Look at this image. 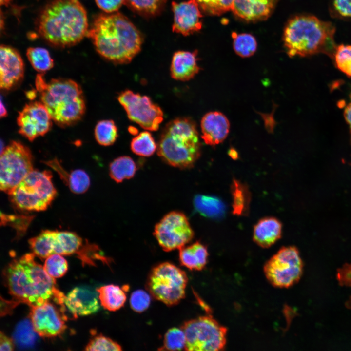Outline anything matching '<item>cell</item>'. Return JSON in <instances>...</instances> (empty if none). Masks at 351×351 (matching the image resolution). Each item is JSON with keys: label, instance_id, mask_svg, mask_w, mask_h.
Returning a JSON list of instances; mask_svg holds the SVG:
<instances>
[{"label": "cell", "instance_id": "obj_1", "mask_svg": "<svg viewBox=\"0 0 351 351\" xmlns=\"http://www.w3.org/2000/svg\"><path fill=\"white\" fill-rule=\"evenodd\" d=\"M35 255L33 253L26 254L12 260L4 269L3 277L12 300L31 308L51 299L63 304L66 296L57 288L54 278L35 261Z\"/></svg>", "mask_w": 351, "mask_h": 351}, {"label": "cell", "instance_id": "obj_2", "mask_svg": "<svg viewBox=\"0 0 351 351\" xmlns=\"http://www.w3.org/2000/svg\"><path fill=\"white\" fill-rule=\"evenodd\" d=\"M87 35L103 58L116 64H126L139 52L140 33L119 13L101 14L95 19Z\"/></svg>", "mask_w": 351, "mask_h": 351}, {"label": "cell", "instance_id": "obj_3", "mask_svg": "<svg viewBox=\"0 0 351 351\" xmlns=\"http://www.w3.org/2000/svg\"><path fill=\"white\" fill-rule=\"evenodd\" d=\"M85 9L78 0H53L37 20L39 35L48 43L64 48L80 42L88 31Z\"/></svg>", "mask_w": 351, "mask_h": 351}, {"label": "cell", "instance_id": "obj_4", "mask_svg": "<svg viewBox=\"0 0 351 351\" xmlns=\"http://www.w3.org/2000/svg\"><path fill=\"white\" fill-rule=\"evenodd\" d=\"M335 27L314 15L303 14L292 17L285 25L283 40L289 56L307 57L324 53L333 57L337 45Z\"/></svg>", "mask_w": 351, "mask_h": 351}, {"label": "cell", "instance_id": "obj_5", "mask_svg": "<svg viewBox=\"0 0 351 351\" xmlns=\"http://www.w3.org/2000/svg\"><path fill=\"white\" fill-rule=\"evenodd\" d=\"M35 85L41 102L58 125L67 127L81 119L86 107L82 89L78 83L65 78H53L47 82L42 74H39Z\"/></svg>", "mask_w": 351, "mask_h": 351}, {"label": "cell", "instance_id": "obj_6", "mask_svg": "<svg viewBox=\"0 0 351 351\" xmlns=\"http://www.w3.org/2000/svg\"><path fill=\"white\" fill-rule=\"evenodd\" d=\"M157 145V154L162 160L181 169L192 167L201 155L196 125L190 117H177L166 124Z\"/></svg>", "mask_w": 351, "mask_h": 351}, {"label": "cell", "instance_id": "obj_7", "mask_svg": "<svg viewBox=\"0 0 351 351\" xmlns=\"http://www.w3.org/2000/svg\"><path fill=\"white\" fill-rule=\"evenodd\" d=\"M50 171L33 170L8 195L18 209L42 211L47 209L57 195Z\"/></svg>", "mask_w": 351, "mask_h": 351}, {"label": "cell", "instance_id": "obj_8", "mask_svg": "<svg viewBox=\"0 0 351 351\" xmlns=\"http://www.w3.org/2000/svg\"><path fill=\"white\" fill-rule=\"evenodd\" d=\"M188 281L185 271L171 263L165 262L153 268L146 287L154 298L172 306L185 297Z\"/></svg>", "mask_w": 351, "mask_h": 351}, {"label": "cell", "instance_id": "obj_9", "mask_svg": "<svg viewBox=\"0 0 351 351\" xmlns=\"http://www.w3.org/2000/svg\"><path fill=\"white\" fill-rule=\"evenodd\" d=\"M181 328L186 336L185 350L217 351L225 347L227 328L211 316L186 321Z\"/></svg>", "mask_w": 351, "mask_h": 351}, {"label": "cell", "instance_id": "obj_10", "mask_svg": "<svg viewBox=\"0 0 351 351\" xmlns=\"http://www.w3.org/2000/svg\"><path fill=\"white\" fill-rule=\"evenodd\" d=\"M33 170L30 150L19 141H11L0 153V190L8 194Z\"/></svg>", "mask_w": 351, "mask_h": 351}, {"label": "cell", "instance_id": "obj_11", "mask_svg": "<svg viewBox=\"0 0 351 351\" xmlns=\"http://www.w3.org/2000/svg\"><path fill=\"white\" fill-rule=\"evenodd\" d=\"M303 266L297 249L294 246L284 247L265 263L264 272L273 286L288 288L299 280Z\"/></svg>", "mask_w": 351, "mask_h": 351}, {"label": "cell", "instance_id": "obj_12", "mask_svg": "<svg viewBox=\"0 0 351 351\" xmlns=\"http://www.w3.org/2000/svg\"><path fill=\"white\" fill-rule=\"evenodd\" d=\"M117 100L130 120L147 130L158 129L163 120V112L150 98L126 90L119 94Z\"/></svg>", "mask_w": 351, "mask_h": 351}, {"label": "cell", "instance_id": "obj_13", "mask_svg": "<svg viewBox=\"0 0 351 351\" xmlns=\"http://www.w3.org/2000/svg\"><path fill=\"white\" fill-rule=\"evenodd\" d=\"M154 234L162 249L170 252L185 246L192 240L194 233L186 216L173 211L156 224Z\"/></svg>", "mask_w": 351, "mask_h": 351}, {"label": "cell", "instance_id": "obj_14", "mask_svg": "<svg viewBox=\"0 0 351 351\" xmlns=\"http://www.w3.org/2000/svg\"><path fill=\"white\" fill-rule=\"evenodd\" d=\"M52 121L41 101L26 104L19 112L17 119L19 133L30 141L46 134L52 127Z\"/></svg>", "mask_w": 351, "mask_h": 351}, {"label": "cell", "instance_id": "obj_15", "mask_svg": "<svg viewBox=\"0 0 351 351\" xmlns=\"http://www.w3.org/2000/svg\"><path fill=\"white\" fill-rule=\"evenodd\" d=\"M31 308V323L34 331L40 336L53 337L65 331V323L58 310L50 301Z\"/></svg>", "mask_w": 351, "mask_h": 351}, {"label": "cell", "instance_id": "obj_16", "mask_svg": "<svg viewBox=\"0 0 351 351\" xmlns=\"http://www.w3.org/2000/svg\"><path fill=\"white\" fill-rule=\"evenodd\" d=\"M0 54V87L9 91L23 79L24 63L19 52L12 47L1 45Z\"/></svg>", "mask_w": 351, "mask_h": 351}, {"label": "cell", "instance_id": "obj_17", "mask_svg": "<svg viewBox=\"0 0 351 351\" xmlns=\"http://www.w3.org/2000/svg\"><path fill=\"white\" fill-rule=\"evenodd\" d=\"M172 6L174 13L173 31L187 36L201 29L202 15L196 0L173 2Z\"/></svg>", "mask_w": 351, "mask_h": 351}, {"label": "cell", "instance_id": "obj_18", "mask_svg": "<svg viewBox=\"0 0 351 351\" xmlns=\"http://www.w3.org/2000/svg\"><path fill=\"white\" fill-rule=\"evenodd\" d=\"M97 291L83 287L74 288L66 296L64 304L73 315H87L97 312L100 308Z\"/></svg>", "mask_w": 351, "mask_h": 351}, {"label": "cell", "instance_id": "obj_19", "mask_svg": "<svg viewBox=\"0 0 351 351\" xmlns=\"http://www.w3.org/2000/svg\"><path fill=\"white\" fill-rule=\"evenodd\" d=\"M201 138L209 145L214 146L222 142L228 136L230 122L225 115L219 111L206 114L201 120Z\"/></svg>", "mask_w": 351, "mask_h": 351}, {"label": "cell", "instance_id": "obj_20", "mask_svg": "<svg viewBox=\"0 0 351 351\" xmlns=\"http://www.w3.org/2000/svg\"><path fill=\"white\" fill-rule=\"evenodd\" d=\"M279 0H234L232 11L247 21L265 20L272 14Z\"/></svg>", "mask_w": 351, "mask_h": 351}, {"label": "cell", "instance_id": "obj_21", "mask_svg": "<svg viewBox=\"0 0 351 351\" xmlns=\"http://www.w3.org/2000/svg\"><path fill=\"white\" fill-rule=\"evenodd\" d=\"M197 52L178 51L173 55L170 73L173 78L182 81L195 77L200 71L197 64Z\"/></svg>", "mask_w": 351, "mask_h": 351}, {"label": "cell", "instance_id": "obj_22", "mask_svg": "<svg viewBox=\"0 0 351 351\" xmlns=\"http://www.w3.org/2000/svg\"><path fill=\"white\" fill-rule=\"evenodd\" d=\"M282 224L275 218L269 217L260 219L254 226V241L262 248H268L280 237Z\"/></svg>", "mask_w": 351, "mask_h": 351}, {"label": "cell", "instance_id": "obj_23", "mask_svg": "<svg viewBox=\"0 0 351 351\" xmlns=\"http://www.w3.org/2000/svg\"><path fill=\"white\" fill-rule=\"evenodd\" d=\"M179 250V260L182 266L195 271L201 270L205 267L208 252L207 247L202 243L196 242Z\"/></svg>", "mask_w": 351, "mask_h": 351}, {"label": "cell", "instance_id": "obj_24", "mask_svg": "<svg viewBox=\"0 0 351 351\" xmlns=\"http://www.w3.org/2000/svg\"><path fill=\"white\" fill-rule=\"evenodd\" d=\"M128 286L122 287L110 284L96 289L101 305L105 309L114 312L121 308L126 299Z\"/></svg>", "mask_w": 351, "mask_h": 351}, {"label": "cell", "instance_id": "obj_25", "mask_svg": "<svg viewBox=\"0 0 351 351\" xmlns=\"http://www.w3.org/2000/svg\"><path fill=\"white\" fill-rule=\"evenodd\" d=\"M52 168L58 173L62 180L74 193L82 194L89 188L90 178L84 170L77 169L69 173L62 167L58 161L55 162Z\"/></svg>", "mask_w": 351, "mask_h": 351}, {"label": "cell", "instance_id": "obj_26", "mask_svg": "<svg viewBox=\"0 0 351 351\" xmlns=\"http://www.w3.org/2000/svg\"><path fill=\"white\" fill-rule=\"evenodd\" d=\"M82 239L70 231H55L54 254L71 255L78 254L83 247Z\"/></svg>", "mask_w": 351, "mask_h": 351}, {"label": "cell", "instance_id": "obj_27", "mask_svg": "<svg viewBox=\"0 0 351 351\" xmlns=\"http://www.w3.org/2000/svg\"><path fill=\"white\" fill-rule=\"evenodd\" d=\"M195 209L201 215L210 218H219L225 214L222 201L214 196L197 195L194 199Z\"/></svg>", "mask_w": 351, "mask_h": 351}, {"label": "cell", "instance_id": "obj_28", "mask_svg": "<svg viewBox=\"0 0 351 351\" xmlns=\"http://www.w3.org/2000/svg\"><path fill=\"white\" fill-rule=\"evenodd\" d=\"M233 213L237 215L247 214L251 200L250 193L245 184L234 179L231 185Z\"/></svg>", "mask_w": 351, "mask_h": 351}, {"label": "cell", "instance_id": "obj_29", "mask_svg": "<svg viewBox=\"0 0 351 351\" xmlns=\"http://www.w3.org/2000/svg\"><path fill=\"white\" fill-rule=\"evenodd\" d=\"M134 160L128 156H121L114 159L109 166V174L116 182L133 177L136 171Z\"/></svg>", "mask_w": 351, "mask_h": 351}, {"label": "cell", "instance_id": "obj_30", "mask_svg": "<svg viewBox=\"0 0 351 351\" xmlns=\"http://www.w3.org/2000/svg\"><path fill=\"white\" fill-rule=\"evenodd\" d=\"M55 231L43 230L37 236L28 240L33 253L39 257L45 259L54 254Z\"/></svg>", "mask_w": 351, "mask_h": 351}, {"label": "cell", "instance_id": "obj_31", "mask_svg": "<svg viewBox=\"0 0 351 351\" xmlns=\"http://www.w3.org/2000/svg\"><path fill=\"white\" fill-rule=\"evenodd\" d=\"M94 135L98 143L102 146H110L114 143L118 137L117 128L112 120L98 121L96 124Z\"/></svg>", "mask_w": 351, "mask_h": 351}, {"label": "cell", "instance_id": "obj_32", "mask_svg": "<svg viewBox=\"0 0 351 351\" xmlns=\"http://www.w3.org/2000/svg\"><path fill=\"white\" fill-rule=\"evenodd\" d=\"M130 147L136 155L148 157L154 154L157 145L150 132L143 131L132 139Z\"/></svg>", "mask_w": 351, "mask_h": 351}, {"label": "cell", "instance_id": "obj_33", "mask_svg": "<svg viewBox=\"0 0 351 351\" xmlns=\"http://www.w3.org/2000/svg\"><path fill=\"white\" fill-rule=\"evenodd\" d=\"M26 55L32 67L39 73L46 72L53 67V60L45 48L30 47L27 50Z\"/></svg>", "mask_w": 351, "mask_h": 351}, {"label": "cell", "instance_id": "obj_34", "mask_svg": "<svg viewBox=\"0 0 351 351\" xmlns=\"http://www.w3.org/2000/svg\"><path fill=\"white\" fill-rule=\"evenodd\" d=\"M233 47L235 52L238 56L246 58L252 56L257 49V42L251 34L242 33L237 34L234 32Z\"/></svg>", "mask_w": 351, "mask_h": 351}, {"label": "cell", "instance_id": "obj_35", "mask_svg": "<svg viewBox=\"0 0 351 351\" xmlns=\"http://www.w3.org/2000/svg\"><path fill=\"white\" fill-rule=\"evenodd\" d=\"M125 3L136 12L145 16H154L164 7L166 0H124Z\"/></svg>", "mask_w": 351, "mask_h": 351}, {"label": "cell", "instance_id": "obj_36", "mask_svg": "<svg viewBox=\"0 0 351 351\" xmlns=\"http://www.w3.org/2000/svg\"><path fill=\"white\" fill-rule=\"evenodd\" d=\"M186 336L181 328L174 327L165 333L160 351H179L185 348Z\"/></svg>", "mask_w": 351, "mask_h": 351}, {"label": "cell", "instance_id": "obj_37", "mask_svg": "<svg viewBox=\"0 0 351 351\" xmlns=\"http://www.w3.org/2000/svg\"><path fill=\"white\" fill-rule=\"evenodd\" d=\"M201 10L210 15L219 16L232 10L234 0H196Z\"/></svg>", "mask_w": 351, "mask_h": 351}, {"label": "cell", "instance_id": "obj_38", "mask_svg": "<svg viewBox=\"0 0 351 351\" xmlns=\"http://www.w3.org/2000/svg\"><path fill=\"white\" fill-rule=\"evenodd\" d=\"M43 268L51 277L59 278L66 273L68 264L66 260L61 254H54L46 258Z\"/></svg>", "mask_w": 351, "mask_h": 351}, {"label": "cell", "instance_id": "obj_39", "mask_svg": "<svg viewBox=\"0 0 351 351\" xmlns=\"http://www.w3.org/2000/svg\"><path fill=\"white\" fill-rule=\"evenodd\" d=\"M333 57L337 67L351 77V45L340 44L337 46Z\"/></svg>", "mask_w": 351, "mask_h": 351}, {"label": "cell", "instance_id": "obj_40", "mask_svg": "<svg viewBox=\"0 0 351 351\" xmlns=\"http://www.w3.org/2000/svg\"><path fill=\"white\" fill-rule=\"evenodd\" d=\"M85 350L87 351H120L122 350V349L118 343L111 338L102 334H99L90 340L85 347Z\"/></svg>", "mask_w": 351, "mask_h": 351}, {"label": "cell", "instance_id": "obj_41", "mask_svg": "<svg viewBox=\"0 0 351 351\" xmlns=\"http://www.w3.org/2000/svg\"><path fill=\"white\" fill-rule=\"evenodd\" d=\"M35 332L31 323L25 321L17 327L15 336L19 345L29 347L32 346L35 342Z\"/></svg>", "mask_w": 351, "mask_h": 351}, {"label": "cell", "instance_id": "obj_42", "mask_svg": "<svg viewBox=\"0 0 351 351\" xmlns=\"http://www.w3.org/2000/svg\"><path fill=\"white\" fill-rule=\"evenodd\" d=\"M331 15L341 19H351V0H330Z\"/></svg>", "mask_w": 351, "mask_h": 351}, {"label": "cell", "instance_id": "obj_43", "mask_svg": "<svg viewBox=\"0 0 351 351\" xmlns=\"http://www.w3.org/2000/svg\"><path fill=\"white\" fill-rule=\"evenodd\" d=\"M32 219V217L31 216L7 215L1 214V223H3V225L9 223L10 225L19 232L20 235L26 231Z\"/></svg>", "mask_w": 351, "mask_h": 351}, {"label": "cell", "instance_id": "obj_44", "mask_svg": "<svg viewBox=\"0 0 351 351\" xmlns=\"http://www.w3.org/2000/svg\"><path fill=\"white\" fill-rule=\"evenodd\" d=\"M150 295L142 290L134 291L130 298V304L132 309L136 312H142L146 310L150 306Z\"/></svg>", "mask_w": 351, "mask_h": 351}, {"label": "cell", "instance_id": "obj_45", "mask_svg": "<svg viewBox=\"0 0 351 351\" xmlns=\"http://www.w3.org/2000/svg\"><path fill=\"white\" fill-rule=\"evenodd\" d=\"M98 6L107 13L117 11L125 3L124 0H95Z\"/></svg>", "mask_w": 351, "mask_h": 351}, {"label": "cell", "instance_id": "obj_46", "mask_svg": "<svg viewBox=\"0 0 351 351\" xmlns=\"http://www.w3.org/2000/svg\"><path fill=\"white\" fill-rule=\"evenodd\" d=\"M15 346L13 340L7 336L1 331L0 334V351H12L14 350Z\"/></svg>", "mask_w": 351, "mask_h": 351}, {"label": "cell", "instance_id": "obj_47", "mask_svg": "<svg viewBox=\"0 0 351 351\" xmlns=\"http://www.w3.org/2000/svg\"><path fill=\"white\" fill-rule=\"evenodd\" d=\"M344 115L347 122L349 125L351 135V102L346 106L344 110Z\"/></svg>", "mask_w": 351, "mask_h": 351}, {"label": "cell", "instance_id": "obj_48", "mask_svg": "<svg viewBox=\"0 0 351 351\" xmlns=\"http://www.w3.org/2000/svg\"><path fill=\"white\" fill-rule=\"evenodd\" d=\"M7 116V111L4 103L2 102L1 97L0 99V117L1 118L5 117Z\"/></svg>", "mask_w": 351, "mask_h": 351}, {"label": "cell", "instance_id": "obj_49", "mask_svg": "<svg viewBox=\"0 0 351 351\" xmlns=\"http://www.w3.org/2000/svg\"><path fill=\"white\" fill-rule=\"evenodd\" d=\"M229 153L230 156L233 159H236L237 158V153L234 149H231Z\"/></svg>", "mask_w": 351, "mask_h": 351}, {"label": "cell", "instance_id": "obj_50", "mask_svg": "<svg viewBox=\"0 0 351 351\" xmlns=\"http://www.w3.org/2000/svg\"><path fill=\"white\" fill-rule=\"evenodd\" d=\"M11 0H0V5L7 6Z\"/></svg>", "mask_w": 351, "mask_h": 351}, {"label": "cell", "instance_id": "obj_51", "mask_svg": "<svg viewBox=\"0 0 351 351\" xmlns=\"http://www.w3.org/2000/svg\"><path fill=\"white\" fill-rule=\"evenodd\" d=\"M35 96V92L34 91H30L27 92V97L28 98H29L31 99H32L34 98V97Z\"/></svg>", "mask_w": 351, "mask_h": 351}, {"label": "cell", "instance_id": "obj_52", "mask_svg": "<svg viewBox=\"0 0 351 351\" xmlns=\"http://www.w3.org/2000/svg\"><path fill=\"white\" fill-rule=\"evenodd\" d=\"M350 98H351V95H350Z\"/></svg>", "mask_w": 351, "mask_h": 351}]
</instances>
